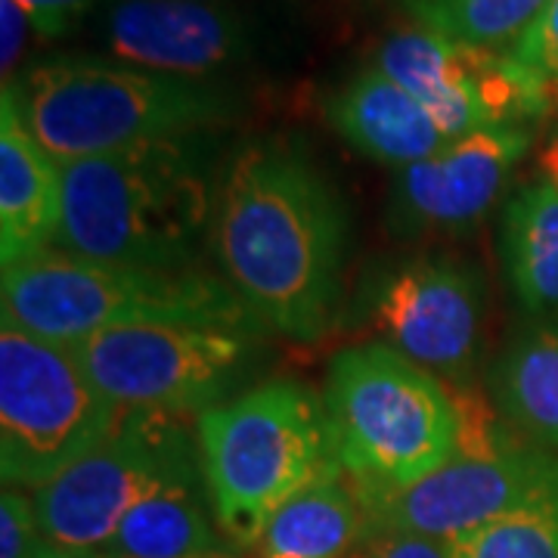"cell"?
<instances>
[{
	"instance_id": "cell-1",
	"label": "cell",
	"mask_w": 558,
	"mask_h": 558,
	"mask_svg": "<svg viewBox=\"0 0 558 558\" xmlns=\"http://www.w3.org/2000/svg\"><path fill=\"white\" fill-rule=\"evenodd\" d=\"M348 223L332 183L286 140L245 143L220 171L211 242L258 323L319 339L341 295Z\"/></svg>"
},
{
	"instance_id": "cell-2",
	"label": "cell",
	"mask_w": 558,
	"mask_h": 558,
	"mask_svg": "<svg viewBox=\"0 0 558 558\" xmlns=\"http://www.w3.org/2000/svg\"><path fill=\"white\" fill-rule=\"evenodd\" d=\"M62 168L57 248L81 258L178 270L211 233L218 180L202 134L153 140Z\"/></svg>"
},
{
	"instance_id": "cell-3",
	"label": "cell",
	"mask_w": 558,
	"mask_h": 558,
	"mask_svg": "<svg viewBox=\"0 0 558 558\" xmlns=\"http://www.w3.org/2000/svg\"><path fill=\"white\" fill-rule=\"evenodd\" d=\"M10 87L28 131L60 165L202 134L236 109L218 84L156 75L100 57L40 60Z\"/></svg>"
},
{
	"instance_id": "cell-4",
	"label": "cell",
	"mask_w": 558,
	"mask_h": 558,
	"mask_svg": "<svg viewBox=\"0 0 558 558\" xmlns=\"http://www.w3.org/2000/svg\"><path fill=\"white\" fill-rule=\"evenodd\" d=\"M0 299L7 323L65 348L143 323L258 326V317L223 279L186 267L159 270L81 258L57 245L3 267Z\"/></svg>"
},
{
	"instance_id": "cell-5",
	"label": "cell",
	"mask_w": 558,
	"mask_h": 558,
	"mask_svg": "<svg viewBox=\"0 0 558 558\" xmlns=\"http://www.w3.org/2000/svg\"><path fill=\"white\" fill-rule=\"evenodd\" d=\"M196 440L215 519L240 549H255L282 502L339 469L326 403L299 381L205 407Z\"/></svg>"
},
{
	"instance_id": "cell-6",
	"label": "cell",
	"mask_w": 558,
	"mask_h": 558,
	"mask_svg": "<svg viewBox=\"0 0 558 558\" xmlns=\"http://www.w3.org/2000/svg\"><path fill=\"white\" fill-rule=\"evenodd\" d=\"M323 403L339 465L360 494L413 487L459 453L457 398L385 341L339 351Z\"/></svg>"
},
{
	"instance_id": "cell-7",
	"label": "cell",
	"mask_w": 558,
	"mask_h": 558,
	"mask_svg": "<svg viewBox=\"0 0 558 558\" xmlns=\"http://www.w3.org/2000/svg\"><path fill=\"white\" fill-rule=\"evenodd\" d=\"M121 413L87 376L75 348L38 339L3 319L0 472L7 487H44L94 450Z\"/></svg>"
},
{
	"instance_id": "cell-8",
	"label": "cell",
	"mask_w": 558,
	"mask_h": 558,
	"mask_svg": "<svg viewBox=\"0 0 558 558\" xmlns=\"http://www.w3.org/2000/svg\"><path fill=\"white\" fill-rule=\"evenodd\" d=\"M459 453L403 490L360 494L373 527L457 539L519 509L558 497V453L506 435L472 403H459Z\"/></svg>"
},
{
	"instance_id": "cell-9",
	"label": "cell",
	"mask_w": 558,
	"mask_h": 558,
	"mask_svg": "<svg viewBox=\"0 0 558 558\" xmlns=\"http://www.w3.org/2000/svg\"><path fill=\"white\" fill-rule=\"evenodd\" d=\"M255 329L208 323L119 326L75 344L81 366L119 410L183 416L211 407L252 357Z\"/></svg>"
},
{
	"instance_id": "cell-10",
	"label": "cell",
	"mask_w": 558,
	"mask_h": 558,
	"mask_svg": "<svg viewBox=\"0 0 558 558\" xmlns=\"http://www.w3.org/2000/svg\"><path fill=\"white\" fill-rule=\"evenodd\" d=\"M376 69L407 87L453 140L487 128H527L558 102L556 84L515 53L472 47L422 25L385 38Z\"/></svg>"
},
{
	"instance_id": "cell-11",
	"label": "cell",
	"mask_w": 558,
	"mask_h": 558,
	"mask_svg": "<svg viewBox=\"0 0 558 558\" xmlns=\"http://www.w3.org/2000/svg\"><path fill=\"white\" fill-rule=\"evenodd\" d=\"M196 444L180 416L124 410L94 450L32 490L44 539L60 549L102 553L121 519Z\"/></svg>"
},
{
	"instance_id": "cell-12",
	"label": "cell",
	"mask_w": 558,
	"mask_h": 558,
	"mask_svg": "<svg viewBox=\"0 0 558 558\" xmlns=\"http://www.w3.org/2000/svg\"><path fill=\"white\" fill-rule=\"evenodd\" d=\"M373 317L385 344L438 379L462 381L478 363L484 282L465 260H407L381 279Z\"/></svg>"
},
{
	"instance_id": "cell-13",
	"label": "cell",
	"mask_w": 558,
	"mask_h": 558,
	"mask_svg": "<svg viewBox=\"0 0 558 558\" xmlns=\"http://www.w3.org/2000/svg\"><path fill=\"white\" fill-rule=\"evenodd\" d=\"M527 146V128H487L398 171L391 196L398 227L403 233H469L502 199Z\"/></svg>"
},
{
	"instance_id": "cell-14",
	"label": "cell",
	"mask_w": 558,
	"mask_h": 558,
	"mask_svg": "<svg viewBox=\"0 0 558 558\" xmlns=\"http://www.w3.org/2000/svg\"><path fill=\"white\" fill-rule=\"evenodd\" d=\"M102 38L128 65L186 81H208L252 53L242 16L211 0H112Z\"/></svg>"
},
{
	"instance_id": "cell-15",
	"label": "cell",
	"mask_w": 558,
	"mask_h": 558,
	"mask_svg": "<svg viewBox=\"0 0 558 558\" xmlns=\"http://www.w3.org/2000/svg\"><path fill=\"white\" fill-rule=\"evenodd\" d=\"M240 553L215 519L199 444L153 484L102 549L106 558H240Z\"/></svg>"
},
{
	"instance_id": "cell-16",
	"label": "cell",
	"mask_w": 558,
	"mask_h": 558,
	"mask_svg": "<svg viewBox=\"0 0 558 558\" xmlns=\"http://www.w3.org/2000/svg\"><path fill=\"white\" fill-rule=\"evenodd\" d=\"M62 227V168L22 119L3 84L0 100V260L13 267L53 248Z\"/></svg>"
},
{
	"instance_id": "cell-17",
	"label": "cell",
	"mask_w": 558,
	"mask_h": 558,
	"mask_svg": "<svg viewBox=\"0 0 558 558\" xmlns=\"http://www.w3.org/2000/svg\"><path fill=\"white\" fill-rule=\"evenodd\" d=\"M326 116L357 153L398 171L435 156L453 140L407 87L376 65L336 90Z\"/></svg>"
},
{
	"instance_id": "cell-18",
	"label": "cell",
	"mask_w": 558,
	"mask_h": 558,
	"mask_svg": "<svg viewBox=\"0 0 558 558\" xmlns=\"http://www.w3.org/2000/svg\"><path fill=\"white\" fill-rule=\"evenodd\" d=\"M369 531L366 502L339 465L279 506L255 558H348Z\"/></svg>"
},
{
	"instance_id": "cell-19",
	"label": "cell",
	"mask_w": 558,
	"mask_h": 558,
	"mask_svg": "<svg viewBox=\"0 0 558 558\" xmlns=\"http://www.w3.org/2000/svg\"><path fill=\"white\" fill-rule=\"evenodd\" d=\"M502 264L521 307L558 317V186H521L502 211Z\"/></svg>"
},
{
	"instance_id": "cell-20",
	"label": "cell",
	"mask_w": 558,
	"mask_h": 558,
	"mask_svg": "<svg viewBox=\"0 0 558 558\" xmlns=\"http://www.w3.org/2000/svg\"><path fill=\"white\" fill-rule=\"evenodd\" d=\"M490 388L521 435L558 450V317L524 329L497 360Z\"/></svg>"
},
{
	"instance_id": "cell-21",
	"label": "cell",
	"mask_w": 558,
	"mask_h": 558,
	"mask_svg": "<svg viewBox=\"0 0 558 558\" xmlns=\"http://www.w3.org/2000/svg\"><path fill=\"white\" fill-rule=\"evenodd\" d=\"M416 25L472 47L515 53L549 0H403Z\"/></svg>"
},
{
	"instance_id": "cell-22",
	"label": "cell",
	"mask_w": 558,
	"mask_h": 558,
	"mask_svg": "<svg viewBox=\"0 0 558 558\" xmlns=\"http://www.w3.org/2000/svg\"><path fill=\"white\" fill-rule=\"evenodd\" d=\"M447 543L453 558H558V497Z\"/></svg>"
},
{
	"instance_id": "cell-23",
	"label": "cell",
	"mask_w": 558,
	"mask_h": 558,
	"mask_svg": "<svg viewBox=\"0 0 558 558\" xmlns=\"http://www.w3.org/2000/svg\"><path fill=\"white\" fill-rule=\"evenodd\" d=\"M35 499H28L20 487H3L0 499V558H40L44 549Z\"/></svg>"
},
{
	"instance_id": "cell-24",
	"label": "cell",
	"mask_w": 558,
	"mask_h": 558,
	"mask_svg": "<svg viewBox=\"0 0 558 558\" xmlns=\"http://www.w3.org/2000/svg\"><path fill=\"white\" fill-rule=\"evenodd\" d=\"M348 558H453V549L447 539L395 527H373Z\"/></svg>"
},
{
	"instance_id": "cell-25",
	"label": "cell",
	"mask_w": 558,
	"mask_h": 558,
	"mask_svg": "<svg viewBox=\"0 0 558 558\" xmlns=\"http://www.w3.org/2000/svg\"><path fill=\"white\" fill-rule=\"evenodd\" d=\"M515 57L558 87V0H549L537 25L515 47Z\"/></svg>"
},
{
	"instance_id": "cell-26",
	"label": "cell",
	"mask_w": 558,
	"mask_h": 558,
	"mask_svg": "<svg viewBox=\"0 0 558 558\" xmlns=\"http://www.w3.org/2000/svg\"><path fill=\"white\" fill-rule=\"evenodd\" d=\"M16 3L25 10L40 38L53 40L69 35L100 0H16Z\"/></svg>"
},
{
	"instance_id": "cell-27",
	"label": "cell",
	"mask_w": 558,
	"mask_h": 558,
	"mask_svg": "<svg viewBox=\"0 0 558 558\" xmlns=\"http://www.w3.org/2000/svg\"><path fill=\"white\" fill-rule=\"evenodd\" d=\"M28 28H32V20L25 16L20 3L0 0V72H3V84H13V72L22 60Z\"/></svg>"
},
{
	"instance_id": "cell-28",
	"label": "cell",
	"mask_w": 558,
	"mask_h": 558,
	"mask_svg": "<svg viewBox=\"0 0 558 558\" xmlns=\"http://www.w3.org/2000/svg\"><path fill=\"white\" fill-rule=\"evenodd\" d=\"M537 168L539 174H543V180L546 183H553V186H558V131L549 137V143L539 149V159H537Z\"/></svg>"
},
{
	"instance_id": "cell-29",
	"label": "cell",
	"mask_w": 558,
	"mask_h": 558,
	"mask_svg": "<svg viewBox=\"0 0 558 558\" xmlns=\"http://www.w3.org/2000/svg\"><path fill=\"white\" fill-rule=\"evenodd\" d=\"M40 558H106L102 553H75V549H60L53 543H44Z\"/></svg>"
}]
</instances>
